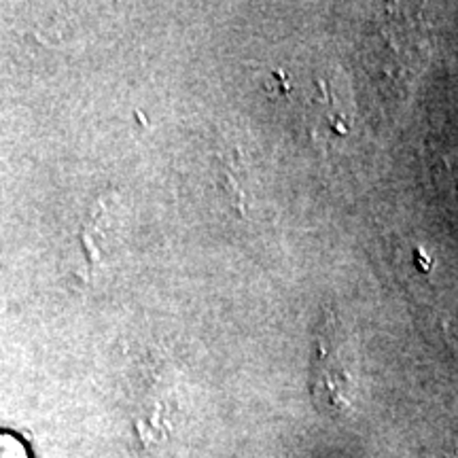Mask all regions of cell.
I'll return each instance as SVG.
<instances>
[{
	"label": "cell",
	"instance_id": "1",
	"mask_svg": "<svg viewBox=\"0 0 458 458\" xmlns=\"http://www.w3.org/2000/svg\"><path fill=\"white\" fill-rule=\"evenodd\" d=\"M310 394L320 414L337 418L352 410L357 385L348 365L340 325L327 314L314 335L310 365Z\"/></svg>",
	"mask_w": 458,
	"mask_h": 458
},
{
	"label": "cell",
	"instance_id": "2",
	"mask_svg": "<svg viewBox=\"0 0 458 458\" xmlns=\"http://www.w3.org/2000/svg\"><path fill=\"white\" fill-rule=\"evenodd\" d=\"M0 458H26V452L17 439L0 435Z\"/></svg>",
	"mask_w": 458,
	"mask_h": 458
}]
</instances>
